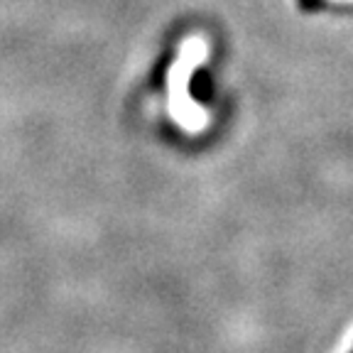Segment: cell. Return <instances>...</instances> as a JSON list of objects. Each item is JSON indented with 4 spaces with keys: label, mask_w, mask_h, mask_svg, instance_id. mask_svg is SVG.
Returning <instances> with one entry per match:
<instances>
[{
    "label": "cell",
    "mask_w": 353,
    "mask_h": 353,
    "mask_svg": "<svg viewBox=\"0 0 353 353\" xmlns=\"http://www.w3.org/2000/svg\"><path fill=\"white\" fill-rule=\"evenodd\" d=\"M351 353H353V351H351Z\"/></svg>",
    "instance_id": "1"
}]
</instances>
